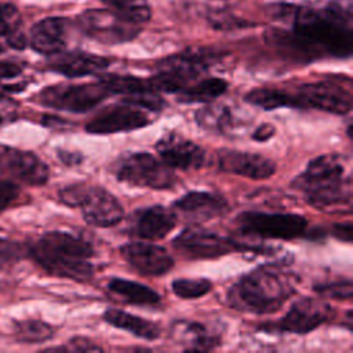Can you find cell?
<instances>
[{
  "label": "cell",
  "instance_id": "1",
  "mask_svg": "<svg viewBox=\"0 0 353 353\" xmlns=\"http://www.w3.org/2000/svg\"><path fill=\"white\" fill-rule=\"evenodd\" d=\"M274 15L288 17L291 30L270 29L266 40L287 55L312 61L321 57L349 58L353 50L350 6L330 3L323 8L276 4Z\"/></svg>",
  "mask_w": 353,
  "mask_h": 353
},
{
  "label": "cell",
  "instance_id": "2",
  "mask_svg": "<svg viewBox=\"0 0 353 353\" xmlns=\"http://www.w3.org/2000/svg\"><path fill=\"white\" fill-rule=\"evenodd\" d=\"M294 292L292 276L274 265H262L233 284L228 301L236 310L268 314L279 310Z\"/></svg>",
  "mask_w": 353,
  "mask_h": 353
},
{
  "label": "cell",
  "instance_id": "3",
  "mask_svg": "<svg viewBox=\"0 0 353 353\" xmlns=\"http://www.w3.org/2000/svg\"><path fill=\"white\" fill-rule=\"evenodd\" d=\"M33 259L50 274L87 281L94 274L90 241L66 232H47L30 247Z\"/></svg>",
  "mask_w": 353,
  "mask_h": 353
},
{
  "label": "cell",
  "instance_id": "4",
  "mask_svg": "<svg viewBox=\"0 0 353 353\" xmlns=\"http://www.w3.org/2000/svg\"><path fill=\"white\" fill-rule=\"evenodd\" d=\"M292 186L303 192L306 201L316 208L350 204L352 176L347 172L346 159L336 153L312 160L292 181Z\"/></svg>",
  "mask_w": 353,
  "mask_h": 353
},
{
  "label": "cell",
  "instance_id": "5",
  "mask_svg": "<svg viewBox=\"0 0 353 353\" xmlns=\"http://www.w3.org/2000/svg\"><path fill=\"white\" fill-rule=\"evenodd\" d=\"M223 54L212 48H194L170 55L156 65L149 77L156 91L178 94L222 59Z\"/></svg>",
  "mask_w": 353,
  "mask_h": 353
},
{
  "label": "cell",
  "instance_id": "6",
  "mask_svg": "<svg viewBox=\"0 0 353 353\" xmlns=\"http://www.w3.org/2000/svg\"><path fill=\"white\" fill-rule=\"evenodd\" d=\"M58 194L63 204L80 208L84 221L95 228H110L123 219V205L102 186L79 182L62 188Z\"/></svg>",
  "mask_w": 353,
  "mask_h": 353
},
{
  "label": "cell",
  "instance_id": "7",
  "mask_svg": "<svg viewBox=\"0 0 353 353\" xmlns=\"http://www.w3.org/2000/svg\"><path fill=\"white\" fill-rule=\"evenodd\" d=\"M113 172L117 181L138 188L163 190L171 189L176 182L171 167L146 152L120 156L113 164Z\"/></svg>",
  "mask_w": 353,
  "mask_h": 353
},
{
  "label": "cell",
  "instance_id": "8",
  "mask_svg": "<svg viewBox=\"0 0 353 353\" xmlns=\"http://www.w3.org/2000/svg\"><path fill=\"white\" fill-rule=\"evenodd\" d=\"M236 222L243 233L262 239L294 240L302 237L307 230V219L291 212L244 211L236 218Z\"/></svg>",
  "mask_w": 353,
  "mask_h": 353
},
{
  "label": "cell",
  "instance_id": "9",
  "mask_svg": "<svg viewBox=\"0 0 353 353\" xmlns=\"http://www.w3.org/2000/svg\"><path fill=\"white\" fill-rule=\"evenodd\" d=\"M109 95V91L98 80L90 84L51 85L40 91L36 101L51 109L84 113L97 108Z\"/></svg>",
  "mask_w": 353,
  "mask_h": 353
},
{
  "label": "cell",
  "instance_id": "10",
  "mask_svg": "<svg viewBox=\"0 0 353 353\" xmlns=\"http://www.w3.org/2000/svg\"><path fill=\"white\" fill-rule=\"evenodd\" d=\"M77 26L85 36L103 44L131 41L142 29L141 25L124 19L110 8H90L83 11L77 17Z\"/></svg>",
  "mask_w": 353,
  "mask_h": 353
},
{
  "label": "cell",
  "instance_id": "11",
  "mask_svg": "<svg viewBox=\"0 0 353 353\" xmlns=\"http://www.w3.org/2000/svg\"><path fill=\"white\" fill-rule=\"evenodd\" d=\"M172 247L189 259H214L240 250L232 239L199 226L183 229L174 239Z\"/></svg>",
  "mask_w": 353,
  "mask_h": 353
},
{
  "label": "cell",
  "instance_id": "12",
  "mask_svg": "<svg viewBox=\"0 0 353 353\" xmlns=\"http://www.w3.org/2000/svg\"><path fill=\"white\" fill-rule=\"evenodd\" d=\"M150 113L153 112L123 101L121 103L105 108L90 119L85 124V131L98 135L134 131L152 123Z\"/></svg>",
  "mask_w": 353,
  "mask_h": 353
},
{
  "label": "cell",
  "instance_id": "13",
  "mask_svg": "<svg viewBox=\"0 0 353 353\" xmlns=\"http://www.w3.org/2000/svg\"><path fill=\"white\" fill-rule=\"evenodd\" d=\"M298 108H313L317 110L346 114L352 109L350 90L331 80L305 83L294 94Z\"/></svg>",
  "mask_w": 353,
  "mask_h": 353
},
{
  "label": "cell",
  "instance_id": "14",
  "mask_svg": "<svg viewBox=\"0 0 353 353\" xmlns=\"http://www.w3.org/2000/svg\"><path fill=\"white\" fill-rule=\"evenodd\" d=\"M0 175L8 181L40 186L48 181L50 170L34 153L0 145Z\"/></svg>",
  "mask_w": 353,
  "mask_h": 353
},
{
  "label": "cell",
  "instance_id": "15",
  "mask_svg": "<svg viewBox=\"0 0 353 353\" xmlns=\"http://www.w3.org/2000/svg\"><path fill=\"white\" fill-rule=\"evenodd\" d=\"M110 95H121L123 101L150 112H160L164 101L153 87L150 79L124 74H105L99 79Z\"/></svg>",
  "mask_w": 353,
  "mask_h": 353
},
{
  "label": "cell",
  "instance_id": "16",
  "mask_svg": "<svg viewBox=\"0 0 353 353\" xmlns=\"http://www.w3.org/2000/svg\"><path fill=\"white\" fill-rule=\"evenodd\" d=\"M124 261L143 276H163L174 268V258L163 247L152 243L131 241L120 247Z\"/></svg>",
  "mask_w": 353,
  "mask_h": 353
},
{
  "label": "cell",
  "instance_id": "17",
  "mask_svg": "<svg viewBox=\"0 0 353 353\" xmlns=\"http://www.w3.org/2000/svg\"><path fill=\"white\" fill-rule=\"evenodd\" d=\"M330 316L331 307L327 303L316 298L303 296L292 303L276 327L290 334H307L325 323Z\"/></svg>",
  "mask_w": 353,
  "mask_h": 353
},
{
  "label": "cell",
  "instance_id": "18",
  "mask_svg": "<svg viewBox=\"0 0 353 353\" xmlns=\"http://www.w3.org/2000/svg\"><path fill=\"white\" fill-rule=\"evenodd\" d=\"M156 152L171 168L197 170L205 161V152L200 145L175 132L161 137L156 142Z\"/></svg>",
  "mask_w": 353,
  "mask_h": 353
},
{
  "label": "cell",
  "instance_id": "19",
  "mask_svg": "<svg viewBox=\"0 0 353 353\" xmlns=\"http://www.w3.org/2000/svg\"><path fill=\"white\" fill-rule=\"evenodd\" d=\"M218 165L222 171L251 178L266 179L276 172V163L258 153L234 149L218 150Z\"/></svg>",
  "mask_w": 353,
  "mask_h": 353
},
{
  "label": "cell",
  "instance_id": "20",
  "mask_svg": "<svg viewBox=\"0 0 353 353\" xmlns=\"http://www.w3.org/2000/svg\"><path fill=\"white\" fill-rule=\"evenodd\" d=\"M176 225L175 211L164 205L139 208L131 215L128 229L132 236L142 240L164 239Z\"/></svg>",
  "mask_w": 353,
  "mask_h": 353
},
{
  "label": "cell",
  "instance_id": "21",
  "mask_svg": "<svg viewBox=\"0 0 353 353\" xmlns=\"http://www.w3.org/2000/svg\"><path fill=\"white\" fill-rule=\"evenodd\" d=\"M70 25V21L63 17H48L39 21L30 29V47L47 57L65 51Z\"/></svg>",
  "mask_w": 353,
  "mask_h": 353
},
{
  "label": "cell",
  "instance_id": "22",
  "mask_svg": "<svg viewBox=\"0 0 353 353\" xmlns=\"http://www.w3.org/2000/svg\"><path fill=\"white\" fill-rule=\"evenodd\" d=\"M109 65L110 59L106 57L74 50L51 55L48 68L55 73L73 79L101 73L106 70Z\"/></svg>",
  "mask_w": 353,
  "mask_h": 353
},
{
  "label": "cell",
  "instance_id": "23",
  "mask_svg": "<svg viewBox=\"0 0 353 353\" xmlns=\"http://www.w3.org/2000/svg\"><path fill=\"white\" fill-rule=\"evenodd\" d=\"M174 210L190 221L203 222L223 215L228 211V203L215 193L189 192L174 203Z\"/></svg>",
  "mask_w": 353,
  "mask_h": 353
},
{
  "label": "cell",
  "instance_id": "24",
  "mask_svg": "<svg viewBox=\"0 0 353 353\" xmlns=\"http://www.w3.org/2000/svg\"><path fill=\"white\" fill-rule=\"evenodd\" d=\"M102 319L116 327V328H120V330H124L138 338H142V339H156L160 336V328L146 320V319H142L139 316H135V314H131L128 312H124V310H120V309H114V307H109L103 312L102 314Z\"/></svg>",
  "mask_w": 353,
  "mask_h": 353
},
{
  "label": "cell",
  "instance_id": "25",
  "mask_svg": "<svg viewBox=\"0 0 353 353\" xmlns=\"http://www.w3.org/2000/svg\"><path fill=\"white\" fill-rule=\"evenodd\" d=\"M28 39L22 32V18L18 8L10 3H0V52L4 47L23 50Z\"/></svg>",
  "mask_w": 353,
  "mask_h": 353
},
{
  "label": "cell",
  "instance_id": "26",
  "mask_svg": "<svg viewBox=\"0 0 353 353\" xmlns=\"http://www.w3.org/2000/svg\"><path fill=\"white\" fill-rule=\"evenodd\" d=\"M108 290L125 303L141 306H154L160 303V295L154 290L137 281L113 277L108 283Z\"/></svg>",
  "mask_w": 353,
  "mask_h": 353
},
{
  "label": "cell",
  "instance_id": "27",
  "mask_svg": "<svg viewBox=\"0 0 353 353\" xmlns=\"http://www.w3.org/2000/svg\"><path fill=\"white\" fill-rule=\"evenodd\" d=\"M228 81L221 77H204L193 81L176 94L178 101L183 103L212 102L226 92Z\"/></svg>",
  "mask_w": 353,
  "mask_h": 353
},
{
  "label": "cell",
  "instance_id": "28",
  "mask_svg": "<svg viewBox=\"0 0 353 353\" xmlns=\"http://www.w3.org/2000/svg\"><path fill=\"white\" fill-rule=\"evenodd\" d=\"M245 102L263 110L279 108H298L294 94L279 88H254L245 94Z\"/></svg>",
  "mask_w": 353,
  "mask_h": 353
},
{
  "label": "cell",
  "instance_id": "29",
  "mask_svg": "<svg viewBox=\"0 0 353 353\" xmlns=\"http://www.w3.org/2000/svg\"><path fill=\"white\" fill-rule=\"evenodd\" d=\"M197 123L208 131L225 134L233 130L234 117L232 110L223 105H211L196 113Z\"/></svg>",
  "mask_w": 353,
  "mask_h": 353
},
{
  "label": "cell",
  "instance_id": "30",
  "mask_svg": "<svg viewBox=\"0 0 353 353\" xmlns=\"http://www.w3.org/2000/svg\"><path fill=\"white\" fill-rule=\"evenodd\" d=\"M110 10L121 15L124 19L142 25L152 17V8L148 0H101Z\"/></svg>",
  "mask_w": 353,
  "mask_h": 353
},
{
  "label": "cell",
  "instance_id": "31",
  "mask_svg": "<svg viewBox=\"0 0 353 353\" xmlns=\"http://www.w3.org/2000/svg\"><path fill=\"white\" fill-rule=\"evenodd\" d=\"M54 334V328L41 320L28 319L14 323V335L23 343H40L51 339Z\"/></svg>",
  "mask_w": 353,
  "mask_h": 353
},
{
  "label": "cell",
  "instance_id": "32",
  "mask_svg": "<svg viewBox=\"0 0 353 353\" xmlns=\"http://www.w3.org/2000/svg\"><path fill=\"white\" fill-rule=\"evenodd\" d=\"M172 292L182 299H196L212 290L208 279H176L172 281Z\"/></svg>",
  "mask_w": 353,
  "mask_h": 353
},
{
  "label": "cell",
  "instance_id": "33",
  "mask_svg": "<svg viewBox=\"0 0 353 353\" xmlns=\"http://www.w3.org/2000/svg\"><path fill=\"white\" fill-rule=\"evenodd\" d=\"M186 331L192 335L190 346L188 347V350H210L219 345V338L208 334L205 327L199 323L186 324Z\"/></svg>",
  "mask_w": 353,
  "mask_h": 353
},
{
  "label": "cell",
  "instance_id": "34",
  "mask_svg": "<svg viewBox=\"0 0 353 353\" xmlns=\"http://www.w3.org/2000/svg\"><path fill=\"white\" fill-rule=\"evenodd\" d=\"M314 290L325 298H335V299H350L352 298V283L349 280L321 284V285H317Z\"/></svg>",
  "mask_w": 353,
  "mask_h": 353
},
{
  "label": "cell",
  "instance_id": "35",
  "mask_svg": "<svg viewBox=\"0 0 353 353\" xmlns=\"http://www.w3.org/2000/svg\"><path fill=\"white\" fill-rule=\"evenodd\" d=\"M210 23L214 26V29H222V30H229V29H239V28H244L250 23H247L245 21L239 19L237 17H233L230 14H225V12H216L210 15L208 18Z\"/></svg>",
  "mask_w": 353,
  "mask_h": 353
},
{
  "label": "cell",
  "instance_id": "36",
  "mask_svg": "<svg viewBox=\"0 0 353 353\" xmlns=\"http://www.w3.org/2000/svg\"><path fill=\"white\" fill-rule=\"evenodd\" d=\"M19 194L18 185L14 181L0 179V211L10 207Z\"/></svg>",
  "mask_w": 353,
  "mask_h": 353
},
{
  "label": "cell",
  "instance_id": "37",
  "mask_svg": "<svg viewBox=\"0 0 353 353\" xmlns=\"http://www.w3.org/2000/svg\"><path fill=\"white\" fill-rule=\"evenodd\" d=\"M19 254H21V251H19L18 244L4 240V239H0V266L18 259Z\"/></svg>",
  "mask_w": 353,
  "mask_h": 353
},
{
  "label": "cell",
  "instance_id": "38",
  "mask_svg": "<svg viewBox=\"0 0 353 353\" xmlns=\"http://www.w3.org/2000/svg\"><path fill=\"white\" fill-rule=\"evenodd\" d=\"M22 73V68L10 61H0V83L6 80L17 79Z\"/></svg>",
  "mask_w": 353,
  "mask_h": 353
},
{
  "label": "cell",
  "instance_id": "39",
  "mask_svg": "<svg viewBox=\"0 0 353 353\" xmlns=\"http://www.w3.org/2000/svg\"><path fill=\"white\" fill-rule=\"evenodd\" d=\"M15 113V103L8 101L4 95L0 94V124L7 123L14 117Z\"/></svg>",
  "mask_w": 353,
  "mask_h": 353
},
{
  "label": "cell",
  "instance_id": "40",
  "mask_svg": "<svg viewBox=\"0 0 353 353\" xmlns=\"http://www.w3.org/2000/svg\"><path fill=\"white\" fill-rule=\"evenodd\" d=\"M332 234L345 243L352 241V223L345 222V223H335L332 226Z\"/></svg>",
  "mask_w": 353,
  "mask_h": 353
},
{
  "label": "cell",
  "instance_id": "41",
  "mask_svg": "<svg viewBox=\"0 0 353 353\" xmlns=\"http://www.w3.org/2000/svg\"><path fill=\"white\" fill-rule=\"evenodd\" d=\"M70 349L76 350V352H91V350H102L101 346L92 343L91 341L85 339V338H73L70 342Z\"/></svg>",
  "mask_w": 353,
  "mask_h": 353
},
{
  "label": "cell",
  "instance_id": "42",
  "mask_svg": "<svg viewBox=\"0 0 353 353\" xmlns=\"http://www.w3.org/2000/svg\"><path fill=\"white\" fill-rule=\"evenodd\" d=\"M273 135H274V127H273L272 124H261V125L255 130V132L252 134V138H254L255 141L263 142V141L270 139Z\"/></svg>",
  "mask_w": 353,
  "mask_h": 353
},
{
  "label": "cell",
  "instance_id": "43",
  "mask_svg": "<svg viewBox=\"0 0 353 353\" xmlns=\"http://www.w3.org/2000/svg\"><path fill=\"white\" fill-rule=\"evenodd\" d=\"M58 157L68 165H76L83 161V156L80 153H72V152H66V150H59Z\"/></svg>",
  "mask_w": 353,
  "mask_h": 353
}]
</instances>
